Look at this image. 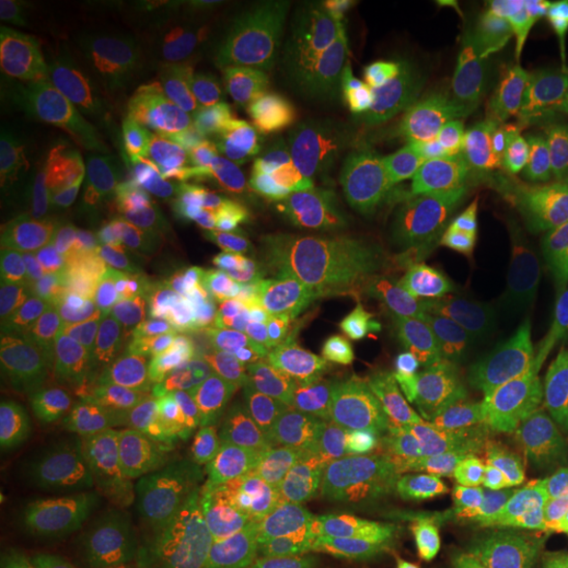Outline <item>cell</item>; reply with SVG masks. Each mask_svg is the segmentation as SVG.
<instances>
[{
  "mask_svg": "<svg viewBox=\"0 0 568 568\" xmlns=\"http://www.w3.org/2000/svg\"><path fill=\"white\" fill-rule=\"evenodd\" d=\"M308 366L324 400L368 395L379 332L335 297L316 293L305 308Z\"/></svg>",
  "mask_w": 568,
  "mask_h": 568,
  "instance_id": "obj_15",
  "label": "cell"
},
{
  "mask_svg": "<svg viewBox=\"0 0 568 568\" xmlns=\"http://www.w3.org/2000/svg\"><path fill=\"white\" fill-rule=\"evenodd\" d=\"M481 166L468 155L408 161L400 169V209L416 243L439 264L481 290L500 272L477 222V203L485 187Z\"/></svg>",
  "mask_w": 568,
  "mask_h": 568,
  "instance_id": "obj_9",
  "label": "cell"
},
{
  "mask_svg": "<svg viewBox=\"0 0 568 568\" xmlns=\"http://www.w3.org/2000/svg\"><path fill=\"white\" fill-rule=\"evenodd\" d=\"M195 119L226 180L272 232L311 224L355 161V130L326 88L230 77L195 95Z\"/></svg>",
  "mask_w": 568,
  "mask_h": 568,
  "instance_id": "obj_2",
  "label": "cell"
},
{
  "mask_svg": "<svg viewBox=\"0 0 568 568\" xmlns=\"http://www.w3.org/2000/svg\"><path fill=\"white\" fill-rule=\"evenodd\" d=\"M303 542L345 568H424L414 542L387 508L353 527L314 531Z\"/></svg>",
  "mask_w": 568,
  "mask_h": 568,
  "instance_id": "obj_20",
  "label": "cell"
},
{
  "mask_svg": "<svg viewBox=\"0 0 568 568\" xmlns=\"http://www.w3.org/2000/svg\"><path fill=\"white\" fill-rule=\"evenodd\" d=\"M510 71L466 53L410 42L389 59L379 88V124L403 163L458 159L508 101Z\"/></svg>",
  "mask_w": 568,
  "mask_h": 568,
  "instance_id": "obj_6",
  "label": "cell"
},
{
  "mask_svg": "<svg viewBox=\"0 0 568 568\" xmlns=\"http://www.w3.org/2000/svg\"><path fill=\"white\" fill-rule=\"evenodd\" d=\"M116 456L126 481L187 458L213 439V414L193 374L145 361L124 376L111 406Z\"/></svg>",
  "mask_w": 568,
  "mask_h": 568,
  "instance_id": "obj_8",
  "label": "cell"
},
{
  "mask_svg": "<svg viewBox=\"0 0 568 568\" xmlns=\"http://www.w3.org/2000/svg\"><path fill=\"white\" fill-rule=\"evenodd\" d=\"M558 197H560V211H564V222L568 226V169L558 172Z\"/></svg>",
  "mask_w": 568,
  "mask_h": 568,
  "instance_id": "obj_34",
  "label": "cell"
},
{
  "mask_svg": "<svg viewBox=\"0 0 568 568\" xmlns=\"http://www.w3.org/2000/svg\"><path fill=\"white\" fill-rule=\"evenodd\" d=\"M119 197L211 293L240 303L272 297V274L251 224L174 138L155 132L132 148Z\"/></svg>",
  "mask_w": 568,
  "mask_h": 568,
  "instance_id": "obj_3",
  "label": "cell"
},
{
  "mask_svg": "<svg viewBox=\"0 0 568 568\" xmlns=\"http://www.w3.org/2000/svg\"><path fill=\"white\" fill-rule=\"evenodd\" d=\"M422 351L432 353L435 358L450 364L456 372L466 376L468 382H474L481 376L487 368L500 364L506 355L516 351V343L508 335H503L497 326L489 322V316L481 311L479 316H474L471 322L456 326V329H447L443 335L424 337L410 343Z\"/></svg>",
  "mask_w": 568,
  "mask_h": 568,
  "instance_id": "obj_23",
  "label": "cell"
},
{
  "mask_svg": "<svg viewBox=\"0 0 568 568\" xmlns=\"http://www.w3.org/2000/svg\"><path fill=\"white\" fill-rule=\"evenodd\" d=\"M548 389V376L535 353L514 351L500 364L487 368L471 382L474 408L479 416L516 418L539 393Z\"/></svg>",
  "mask_w": 568,
  "mask_h": 568,
  "instance_id": "obj_21",
  "label": "cell"
},
{
  "mask_svg": "<svg viewBox=\"0 0 568 568\" xmlns=\"http://www.w3.org/2000/svg\"><path fill=\"white\" fill-rule=\"evenodd\" d=\"M216 453L205 508L219 524H243L255 510L287 497L297 460V418L276 389L232 385L219 395Z\"/></svg>",
  "mask_w": 568,
  "mask_h": 568,
  "instance_id": "obj_7",
  "label": "cell"
},
{
  "mask_svg": "<svg viewBox=\"0 0 568 568\" xmlns=\"http://www.w3.org/2000/svg\"><path fill=\"white\" fill-rule=\"evenodd\" d=\"M324 406L329 429L324 450H332L368 481L400 497L422 500L429 493H439L445 460L439 464L410 447L393 416L372 395L335 397L324 400Z\"/></svg>",
  "mask_w": 568,
  "mask_h": 568,
  "instance_id": "obj_12",
  "label": "cell"
},
{
  "mask_svg": "<svg viewBox=\"0 0 568 568\" xmlns=\"http://www.w3.org/2000/svg\"><path fill=\"white\" fill-rule=\"evenodd\" d=\"M477 222L500 268H518L556 255L558 232L545 197L524 182H487Z\"/></svg>",
  "mask_w": 568,
  "mask_h": 568,
  "instance_id": "obj_17",
  "label": "cell"
},
{
  "mask_svg": "<svg viewBox=\"0 0 568 568\" xmlns=\"http://www.w3.org/2000/svg\"><path fill=\"white\" fill-rule=\"evenodd\" d=\"M368 395L393 416L406 443L422 450L439 426L471 416V382L406 339L382 335Z\"/></svg>",
  "mask_w": 568,
  "mask_h": 568,
  "instance_id": "obj_11",
  "label": "cell"
},
{
  "mask_svg": "<svg viewBox=\"0 0 568 568\" xmlns=\"http://www.w3.org/2000/svg\"><path fill=\"white\" fill-rule=\"evenodd\" d=\"M322 287L393 337L443 335L485 311L481 295L424 251L397 205L353 213L322 253Z\"/></svg>",
  "mask_w": 568,
  "mask_h": 568,
  "instance_id": "obj_4",
  "label": "cell"
},
{
  "mask_svg": "<svg viewBox=\"0 0 568 568\" xmlns=\"http://www.w3.org/2000/svg\"><path fill=\"white\" fill-rule=\"evenodd\" d=\"M126 481L116 456L113 414L103 416L90 432L77 468V539L103 550L122 527L126 514Z\"/></svg>",
  "mask_w": 568,
  "mask_h": 568,
  "instance_id": "obj_18",
  "label": "cell"
},
{
  "mask_svg": "<svg viewBox=\"0 0 568 568\" xmlns=\"http://www.w3.org/2000/svg\"><path fill=\"white\" fill-rule=\"evenodd\" d=\"M548 376V385H556L568 397V311L552 326L550 335L542 337V351L535 353Z\"/></svg>",
  "mask_w": 568,
  "mask_h": 568,
  "instance_id": "obj_31",
  "label": "cell"
},
{
  "mask_svg": "<svg viewBox=\"0 0 568 568\" xmlns=\"http://www.w3.org/2000/svg\"><path fill=\"white\" fill-rule=\"evenodd\" d=\"M34 247L77 290L166 329L197 366L237 382L272 376L243 322L122 201L42 213Z\"/></svg>",
  "mask_w": 568,
  "mask_h": 568,
  "instance_id": "obj_1",
  "label": "cell"
},
{
  "mask_svg": "<svg viewBox=\"0 0 568 568\" xmlns=\"http://www.w3.org/2000/svg\"><path fill=\"white\" fill-rule=\"evenodd\" d=\"M527 447L568 477V397L545 389L516 418L477 416L474 450L506 453Z\"/></svg>",
  "mask_w": 568,
  "mask_h": 568,
  "instance_id": "obj_19",
  "label": "cell"
},
{
  "mask_svg": "<svg viewBox=\"0 0 568 568\" xmlns=\"http://www.w3.org/2000/svg\"><path fill=\"white\" fill-rule=\"evenodd\" d=\"M148 560L130 548H88L77 537H48L9 568H145Z\"/></svg>",
  "mask_w": 568,
  "mask_h": 568,
  "instance_id": "obj_25",
  "label": "cell"
},
{
  "mask_svg": "<svg viewBox=\"0 0 568 568\" xmlns=\"http://www.w3.org/2000/svg\"><path fill=\"white\" fill-rule=\"evenodd\" d=\"M0 163L21 193L59 205L122 201V163L88 92L32 71H0Z\"/></svg>",
  "mask_w": 568,
  "mask_h": 568,
  "instance_id": "obj_5",
  "label": "cell"
},
{
  "mask_svg": "<svg viewBox=\"0 0 568 568\" xmlns=\"http://www.w3.org/2000/svg\"><path fill=\"white\" fill-rule=\"evenodd\" d=\"M481 303L489 322L514 343L550 335L568 311V258L556 253L529 266L500 268L481 290Z\"/></svg>",
  "mask_w": 568,
  "mask_h": 568,
  "instance_id": "obj_16",
  "label": "cell"
},
{
  "mask_svg": "<svg viewBox=\"0 0 568 568\" xmlns=\"http://www.w3.org/2000/svg\"><path fill=\"white\" fill-rule=\"evenodd\" d=\"M503 568H539V537L535 527L506 521L487 548Z\"/></svg>",
  "mask_w": 568,
  "mask_h": 568,
  "instance_id": "obj_27",
  "label": "cell"
},
{
  "mask_svg": "<svg viewBox=\"0 0 568 568\" xmlns=\"http://www.w3.org/2000/svg\"><path fill=\"white\" fill-rule=\"evenodd\" d=\"M145 568H190V566L184 564V560H180V558H166V560H155V564H151V560H148Z\"/></svg>",
  "mask_w": 568,
  "mask_h": 568,
  "instance_id": "obj_35",
  "label": "cell"
},
{
  "mask_svg": "<svg viewBox=\"0 0 568 568\" xmlns=\"http://www.w3.org/2000/svg\"><path fill=\"white\" fill-rule=\"evenodd\" d=\"M537 161L556 174L568 169V84L539 130Z\"/></svg>",
  "mask_w": 568,
  "mask_h": 568,
  "instance_id": "obj_28",
  "label": "cell"
},
{
  "mask_svg": "<svg viewBox=\"0 0 568 568\" xmlns=\"http://www.w3.org/2000/svg\"><path fill=\"white\" fill-rule=\"evenodd\" d=\"M556 9V3H539V0H485L474 3V17L489 27H516L535 21Z\"/></svg>",
  "mask_w": 568,
  "mask_h": 568,
  "instance_id": "obj_29",
  "label": "cell"
},
{
  "mask_svg": "<svg viewBox=\"0 0 568 568\" xmlns=\"http://www.w3.org/2000/svg\"><path fill=\"white\" fill-rule=\"evenodd\" d=\"M255 568H303V542L287 545V548L274 552L272 558L261 560Z\"/></svg>",
  "mask_w": 568,
  "mask_h": 568,
  "instance_id": "obj_32",
  "label": "cell"
},
{
  "mask_svg": "<svg viewBox=\"0 0 568 568\" xmlns=\"http://www.w3.org/2000/svg\"><path fill=\"white\" fill-rule=\"evenodd\" d=\"M0 45L45 67H63V34L59 11L38 0H3L0 3Z\"/></svg>",
  "mask_w": 568,
  "mask_h": 568,
  "instance_id": "obj_22",
  "label": "cell"
},
{
  "mask_svg": "<svg viewBox=\"0 0 568 568\" xmlns=\"http://www.w3.org/2000/svg\"><path fill=\"white\" fill-rule=\"evenodd\" d=\"M539 568H568V495L556 514L537 529Z\"/></svg>",
  "mask_w": 568,
  "mask_h": 568,
  "instance_id": "obj_30",
  "label": "cell"
},
{
  "mask_svg": "<svg viewBox=\"0 0 568 568\" xmlns=\"http://www.w3.org/2000/svg\"><path fill=\"white\" fill-rule=\"evenodd\" d=\"M516 471L468 456L447 458L443 485L432 503V524L450 548L474 552L493 545L506 524L508 489Z\"/></svg>",
  "mask_w": 568,
  "mask_h": 568,
  "instance_id": "obj_13",
  "label": "cell"
},
{
  "mask_svg": "<svg viewBox=\"0 0 568 568\" xmlns=\"http://www.w3.org/2000/svg\"><path fill=\"white\" fill-rule=\"evenodd\" d=\"M564 497L566 495L558 493V489L545 487L535 479H527L521 477V474H516L508 489L506 521L539 529L552 514H556L560 503H564Z\"/></svg>",
  "mask_w": 568,
  "mask_h": 568,
  "instance_id": "obj_26",
  "label": "cell"
},
{
  "mask_svg": "<svg viewBox=\"0 0 568 568\" xmlns=\"http://www.w3.org/2000/svg\"><path fill=\"white\" fill-rule=\"evenodd\" d=\"M209 443L197 445L187 458L161 468V471L148 474V477L130 481L126 489V514L134 518H148V521H166L180 514L184 503L193 495L195 481L201 477V466L209 453Z\"/></svg>",
  "mask_w": 568,
  "mask_h": 568,
  "instance_id": "obj_24",
  "label": "cell"
},
{
  "mask_svg": "<svg viewBox=\"0 0 568 568\" xmlns=\"http://www.w3.org/2000/svg\"><path fill=\"white\" fill-rule=\"evenodd\" d=\"M74 422L63 366L24 326H3L0 343V445L3 468L32 464Z\"/></svg>",
  "mask_w": 568,
  "mask_h": 568,
  "instance_id": "obj_10",
  "label": "cell"
},
{
  "mask_svg": "<svg viewBox=\"0 0 568 568\" xmlns=\"http://www.w3.org/2000/svg\"><path fill=\"white\" fill-rule=\"evenodd\" d=\"M303 568H345L335 564V560L324 558L322 552H316L314 548H308V545L303 542Z\"/></svg>",
  "mask_w": 568,
  "mask_h": 568,
  "instance_id": "obj_33",
  "label": "cell"
},
{
  "mask_svg": "<svg viewBox=\"0 0 568 568\" xmlns=\"http://www.w3.org/2000/svg\"><path fill=\"white\" fill-rule=\"evenodd\" d=\"M284 506L303 537L322 529L353 527L385 510L374 481L324 447L295 460Z\"/></svg>",
  "mask_w": 568,
  "mask_h": 568,
  "instance_id": "obj_14",
  "label": "cell"
}]
</instances>
